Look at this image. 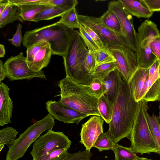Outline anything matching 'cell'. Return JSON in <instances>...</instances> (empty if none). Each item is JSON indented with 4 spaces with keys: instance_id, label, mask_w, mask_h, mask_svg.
Segmentation results:
<instances>
[{
    "instance_id": "obj_1",
    "label": "cell",
    "mask_w": 160,
    "mask_h": 160,
    "mask_svg": "<svg viewBox=\"0 0 160 160\" xmlns=\"http://www.w3.org/2000/svg\"><path fill=\"white\" fill-rule=\"evenodd\" d=\"M139 102L130 95L127 82L123 81L113 104L112 118L109 123V132L114 142L122 139H129Z\"/></svg>"
},
{
    "instance_id": "obj_2",
    "label": "cell",
    "mask_w": 160,
    "mask_h": 160,
    "mask_svg": "<svg viewBox=\"0 0 160 160\" xmlns=\"http://www.w3.org/2000/svg\"><path fill=\"white\" fill-rule=\"evenodd\" d=\"M60 101L64 105L88 116L101 117L98 109V98L89 86L77 83L68 76L59 81Z\"/></svg>"
},
{
    "instance_id": "obj_3",
    "label": "cell",
    "mask_w": 160,
    "mask_h": 160,
    "mask_svg": "<svg viewBox=\"0 0 160 160\" xmlns=\"http://www.w3.org/2000/svg\"><path fill=\"white\" fill-rule=\"evenodd\" d=\"M73 30L58 21L26 31L22 44L27 48L36 43L45 41L50 44L52 55L63 57L67 51Z\"/></svg>"
},
{
    "instance_id": "obj_4",
    "label": "cell",
    "mask_w": 160,
    "mask_h": 160,
    "mask_svg": "<svg viewBox=\"0 0 160 160\" xmlns=\"http://www.w3.org/2000/svg\"><path fill=\"white\" fill-rule=\"evenodd\" d=\"M79 31L74 29L67 51L63 57L66 75L77 83L89 86L93 80L85 68L89 51Z\"/></svg>"
},
{
    "instance_id": "obj_5",
    "label": "cell",
    "mask_w": 160,
    "mask_h": 160,
    "mask_svg": "<svg viewBox=\"0 0 160 160\" xmlns=\"http://www.w3.org/2000/svg\"><path fill=\"white\" fill-rule=\"evenodd\" d=\"M148 102L142 100L138 102L129 139L130 148L136 153L142 155L159 151L149 128L146 116Z\"/></svg>"
},
{
    "instance_id": "obj_6",
    "label": "cell",
    "mask_w": 160,
    "mask_h": 160,
    "mask_svg": "<svg viewBox=\"0 0 160 160\" xmlns=\"http://www.w3.org/2000/svg\"><path fill=\"white\" fill-rule=\"evenodd\" d=\"M55 124L54 118L48 113L44 118L31 125L9 147L6 160H18L21 158L41 134L46 130L52 129Z\"/></svg>"
},
{
    "instance_id": "obj_7",
    "label": "cell",
    "mask_w": 160,
    "mask_h": 160,
    "mask_svg": "<svg viewBox=\"0 0 160 160\" xmlns=\"http://www.w3.org/2000/svg\"><path fill=\"white\" fill-rule=\"evenodd\" d=\"M136 53L138 67L148 68L158 59L152 53L151 43L156 37L160 35L157 25L151 21L143 22L138 29Z\"/></svg>"
},
{
    "instance_id": "obj_8",
    "label": "cell",
    "mask_w": 160,
    "mask_h": 160,
    "mask_svg": "<svg viewBox=\"0 0 160 160\" xmlns=\"http://www.w3.org/2000/svg\"><path fill=\"white\" fill-rule=\"evenodd\" d=\"M72 142L62 132L49 129L41 135L34 142L30 152L32 160H41L49 152L55 150L66 148L69 149Z\"/></svg>"
},
{
    "instance_id": "obj_9",
    "label": "cell",
    "mask_w": 160,
    "mask_h": 160,
    "mask_svg": "<svg viewBox=\"0 0 160 160\" xmlns=\"http://www.w3.org/2000/svg\"><path fill=\"white\" fill-rule=\"evenodd\" d=\"M4 66L7 77L10 81L31 79L34 78L46 79L43 71L34 72L29 68L26 58L22 52L8 58L4 63Z\"/></svg>"
},
{
    "instance_id": "obj_10",
    "label": "cell",
    "mask_w": 160,
    "mask_h": 160,
    "mask_svg": "<svg viewBox=\"0 0 160 160\" xmlns=\"http://www.w3.org/2000/svg\"><path fill=\"white\" fill-rule=\"evenodd\" d=\"M108 9L113 12L119 19L124 46L136 52L138 33L134 28L132 15L125 10L119 0L110 2L108 4Z\"/></svg>"
},
{
    "instance_id": "obj_11",
    "label": "cell",
    "mask_w": 160,
    "mask_h": 160,
    "mask_svg": "<svg viewBox=\"0 0 160 160\" xmlns=\"http://www.w3.org/2000/svg\"><path fill=\"white\" fill-rule=\"evenodd\" d=\"M78 18L80 24L88 27L98 35L105 48L109 50L124 46L120 38L105 26L101 17L78 14Z\"/></svg>"
},
{
    "instance_id": "obj_12",
    "label": "cell",
    "mask_w": 160,
    "mask_h": 160,
    "mask_svg": "<svg viewBox=\"0 0 160 160\" xmlns=\"http://www.w3.org/2000/svg\"><path fill=\"white\" fill-rule=\"evenodd\" d=\"M109 50L115 59L117 69L124 81L128 82L138 68L136 52L124 45Z\"/></svg>"
},
{
    "instance_id": "obj_13",
    "label": "cell",
    "mask_w": 160,
    "mask_h": 160,
    "mask_svg": "<svg viewBox=\"0 0 160 160\" xmlns=\"http://www.w3.org/2000/svg\"><path fill=\"white\" fill-rule=\"evenodd\" d=\"M46 108L48 113L56 119L67 123L78 125L89 116L67 107L59 100H49L46 102Z\"/></svg>"
},
{
    "instance_id": "obj_14",
    "label": "cell",
    "mask_w": 160,
    "mask_h": 160,
    "mask_svg": "<svg viewBox=\"0 0 160 160\" xmlns=\"http://www.w3.org/2000/svg\"><path fill=\"white\" fill-rule=\"evenodd\" d=\"M104 120L100 116L93 115L82 125L80 142L85 147V150L90 151L99 135L103 132Z\"/></svg>"
},
{
    "instance_id": "obj_15",
    "label": "cell",
    "mask_w": 160,
    "mask_h": 160,
    "mask_svg": "<svg viewBox=\"0 0 160 160\" xmlns=\"http://www.w3.org/2000/svg\"><path fill=\"white\" fill-rule=\"evenodd\" d=\"M10 88L3 82L0 83V126L11 122L13 102L9 95Z\"/></svg>"
},
{
    "instance_id": "obj_16",
    "label": "cell",
    "mask_w": 160,
    "mask_h": 160,
    "mask_svg": "<svg viewBox=\"0 0 160 160\" xmlns=\"http://www.w3.org/2000/svg\"><path fill=\"white\" fill-rule=\"evenodd\" d=\"M122 77L121 74L117 69L110 72L101 81L104 88L103 95L113 104L123 81Z\"/></svg>"
},
{
    "instance_id": "obj_17",
    "label": "cell",
    "mask_w": 160,
    "mask_h": 160,
    "mask_svg": "<svg viewBox=\"0 0 160 160\" xmlns=\"http://www.w3.org/2000/svg\"><path fill=\"white\" fill-rule=\"evenodd\" d=\"M149 68L138 67L131 76L128 82L132 97L139 102V96L146 78L148 76Z\"/></svg>"
},
{
    "instance_id": "obj_18",
    "label": "cell",
    "mask_w": 160,
    "mask_h": 160,
    "mask_svg": "<svg viewBox=\"0 0 160 160\" xmlns=\"http://www.w3.org/2000/svg\"><path fill=\"white\" fill-rule=\"evenodd\" d=\"M125 10L131 15L138 18H149L152 15L144 0H118Z\"/></svg>"
},
{
    "instance_id": "obj_19",
    "label": "cell",
    "mask_w": 160,
    "mask_h": 160,
    "mask_svg": "<svg viewBox=\"0 0 160 160\" xmlns=\"http://www.w3.org/2000/svg\"><path fill=\"white\" fill-rule=\"evenodd\" d=\"M52 55L50 44L48 42L47 44L35 55L32 61L28 64L29 68L32 71L38 72L47 67L48 65Z\"/></svg>"
},
{
    "instance_id": "obj_20",
    "label": "cell",
    "mask_w": 160,
    "mask_h": 160,
    "mask_svg": "<svg viewBox=\"0 0 160 160\" xmlns=\"http://www.w3.org/2000/svg\"><path fill=\"white\" fill-rule=\"evenodd\" d=\"M101 17L105 26L120 38L124 46L121 27L115 13L111 10L108 9Z\"/></svg>"
},
{
    "instance_id": "obj_21",
    "label": "cell",
    "mask_w": 160,
    "mask_h": 160,
    "mask_svg": "<svg viewBox=\"0 0 160 160\" xmlns=\"http://www.w3.org/2000/svg\"><path fill=\"white\" fill-rule=\"evenodd\" d=\"M49 5L41 4H30L17 6L20 17L24 22L25 21H33L35 17L47 8Z\"/></svg>"
},
{
    "instance_id": "obj_22",
    "label": "cell",
    "mask_w": 160,
    "mask_h": 160,
    "mask_svg": "<svg viewBox=\"0 0 160 160\" xmlns=\"http://www.w3.org/2000/svg\"><path fill=\"white\" fill-rule=\"evenodd\" d=\"M17 6L9 2L5 10L0 15V28H2L7 24L16 20L23 22L20 17Z\"/></svg>"
},
{
    "instance_id": "obj_23",
    "label": "cell",
    "mask_w": 160,
    "mask_h": 160,
    "mask_svg": "<svg viewBox=\"0 0 160 160\" xmlns=\"http://www.w3.org/2000/svg\"><path fill=\"white\" fill-rule=\"evenodd\" d=\"M113 103L104 95L98 99V109L101 117L107 123L111 121L113 110Z\"/></svg>"
},
{
    "instance_id": "obj_24",
    "label": "cell",
    "mask_w": 160,
    "mask_h": 160,
    "mask_svg": "<svg viewBox=\"0 0 160 160\" xmlns=\"http://www.w3.org/2000/svg\"><path fill=\"white\" fill-rule=\"evenodd\" d=\"M147 122L160 155V123L159 117L146 114Z\"/></svg>"
},
{
    "instance_id": "obj_25",
    "label": "cell",
    "mask_w": 160,
    "mask_h": 160,
    "mask_svg": "<svg viewBox=\"0 0 160 160\" xmlns=\"http://www.w3.org/2000/svg\"><path fill=\"white\" fill-rule=\"evenodd\" d=\"M78 15L75 7L73 8L66 12L58 22L70 29L79 28L80 23Z\"/></svg>"
},
{
    "instance_id": "obj_26",
    "label": "cell",
    "mask_w": 160,
    "mask_h": 160,
    "mask_svg": "<svg viewBox=\"0 0 160 160\" xmlns=\"http://www.w3.org/2000/svg\"><path fill=\"white\" fill-rule=\"evenodd\" d=\"M66 12L57 7L50 6L38 14L33 22L49 20L58 17H62Z\"/></svg>"
},
{
    "instance_id": "obj_27",
    "label": "cell",
    "mask_w": 160,
    "mask_h": 160,
    "mask_svg": "<svg viewBox=\"0 0 160 160\" xmlns=\"http://www.w3.org/2000/svg\"><path fill=\"white\" fill-rule=\"evenodd\" d=\"M115 143L108 131L99 135L93 147L97 148L100 152L109 150H112Z\"/></svg>"
},
{
    "instance_id": "obj_28",
    "label": "cell",
    "mask_w": 160,
    "mask_h": 160,
    "mask_svg": "<svg viewBox=\"0 0 160 160\" xmlns=\"http://www.w3.org/2000/svg\"><path fill=\"white\" fill-rule=\"evenodd\" d=\"M115 156V160H134L138 157L130 147H126L115 143L112 150Z\"/></svg>"
},
{
    "instance_id": "obj_29",
    "label": "cell",
    "mask_w": 160,
    "mask_h": 160,
    "mask_svg": "<svg viewBox=\"0 0 160 160\" xmlns=\"http://www.w3.org/2000/svg\"><path fill=\"white\" fill-rule=\"evenodd\" d=\"M117 69L115 62L103 63L97 66L91 75L93 80L98 79L102 81L110 72Z\"/></svg>"
},
{
    "instance_id": "obj_30",
    "label": "cell",
    "mask_w": 160,
    "mask_h": 160,
    "mask_svg": "<svg viewBox=\"0 0 160 160\" xmlns=\"http://www.w3.org/2000/svg\"><path fill=\"white\" fill-rule=\"evenodd\" d=\"M18 132L14 128L10 127L4 128L0 130V146L5 145L8 148L15 140Z\"/></svg>"
},
{
    "instance_id": "obj_31",
    "label": "cell",
    "mask_w": 160,
    "mask_h": 160,
    "mask_svg": "<svg viewBox=\"0 0 160 160\" xmlns=\"http://www.w3.org/2000/svg\"><path fill=\"white\" fill-rule=\"evenodd\" d=\"M78 3L77 0H42L40 4L55 6L67 12L75 7Z\"/></svg>"
},
{
    "instance_id": "obj_32",
    "label": "cell",
    "mask_w": 160,
    "mask_h": 160,
    "mask_svg": "<svg viewBox=\"0 0 160 160\" xmlns=\"http://www.w3.org/2000/svg\"><path fill=\"white\" fill-rule=\"evenodd\" d=\"M142 100L147 102L160 100V78L151 86Z\"/></svg>"
},
{
    "instance_id": "obj_33",
    "label": "cell",
    "mask_w": 160,
    "mask_h": 160,
    "mask_svg": "<svg viewBox=\"0 0 160 160\" xmlns=\"http://www.w3.org/2000/svg\"><path fill=\"white\" fill-rule=\"evenodd\" d=\"M95 52L97 66L101 64L115 62V59L109 50L104 48Z\"/></svg>"
},
{
    "instance_id": "obj_34",
    "label": "cell",
    "mask_w": 160,
    "mask_h": 160,
    "mask_svg": "<svg viewBox=\"0 0 160 160\" xmlns=\"http://www.w3.org/2000/svg\"><path fill=\"white\" fill-rule=\"evenodd\" d=\"M78 29L80 35L85 42L89 51L95 52L101 49L91 38L83 25L80 23Z\"/></svg>"
},
{
    "instance_id": "obj_35",
    "label": "cell",
    "mask_w": 160,
    "mask_h": 160,
    "mask_svg": "<svg viewBox=\"0 0 160 160\" xmlns=\"http://www.w3.org/2000/svg\"><path fill=\"white\" fill-rule=\"evenodd\" d=\"M48 42L42 41L28 48L26 51L28 64L31 62L37 53Z\"/></svg>"
},
{
    "instance_id": "obj_36",
    "label": "cell",
    "mask_w": 160,
    "mask_h": 160,
    "mask_svg": "<svg viewBox=\"0 0 160 160\" xmlns=\"http://www.w3.org/2000/svg\"><path fill=\"white\" fill-rule=\"evenodd\" d=\"M97 67L96 60L95 52L89 51L86 58L85 68L88 73L91 74Z\"/></svg>"
},
{
    "instance_id": "obj_37",
    "label": "cell",
    "mask_w": 160,
    "mask_h": 160,
    "mask_svg": "<svg viewBox=\"0 0 160 160\" xmlns=\"http://www.w3.org/2000/svg\"><path fill=\"white\" fill-rule=\"evenodd\" d=\"M68 150L66 148L55 150L44 157L41 160H62L66 156Z\"/></svg>"
},
{
    "instance_id": "obj_38",
    "label": "cell",
    "mask_w": 160,
    "mask_h": 160,
    "mask_svg": "<svg viewBox=\"0 0 160 160\" xmlns=\"http://www.w3.org/2000/svg\"><path fill=\"white\" fill-rule=\"evenodd\" d=\"M89 86L92 92L98 98L103 95V86L101 81L95 79Z\"/></svg>"
},
{
    "instance_id": "obj_39",
    "label": "cell",
    "mask_w": 160,
    "mask_h": 160,
    "mask_svg": "<svg viewBox=\"0 0 160 160\" xmlns=\"http://www.w3.org/2000/svg\"><path fill=\"white\" fill-rule=\"evenodd\" d=\"M22 26L21 23L17 25L16 31L12 38H9L8 40L16 47H20L22 42L23 37L22 34Z\"/></svg>"
},
{
    "instance_id": "obj_40",
    "label": "cell",
    "mask_w": 160,
    "mask_h": 160,
    "mask_svg": "<svg viewBox=\"0 0 160 160\" xmlns=\"http://www.w3.org/2000/svg\"><path fill=\"white\" fill-rule=\"evenodd\" d=\"M150 48L152 53L160 61V35L155 38L151 43Z\"/></svg>"
},
{
    "instance_id": "obj_41",
    "label": "cell",
    "mask_w": 160,
    "mask_h": 160,
    "mask_svg": "<svg viewBox=\"0 0 160 160\" xmlns=\"http://www.w3.org/2000/svg\"><path fill=\"white\" fill-rule=\"evenodd\" d=\"M91 38L101 49L105 48L104 44L98 35L88 27L82 25Z\"/></svg>"
},
{
    "instance_id": "obj_42",
    "label": "cell",
    "mask_w": 160,
    "mask_h": 160,
    "mask_svg": "<svg viewBox=\"0 0 160 160\" xmlns=\"http://www.w3.org/2000/svg\"><path fill=\"white\" fill-rule=\"evenodd\" d=\"M8 2L17 6L30 4H40L42 0H8Z\"/></svg>"
},
{
    "instance_id": "obj_43",
    "label": "cell",
    "mask_w": 160,
    "mask_h": 160,
    "mask_svg": "<svg viewBox=\"0 0 160 160\" xmlns=\"http://www.w3.org/2000/svg\"><path fill=\"white\" fill-rule=\"evenodd\" d=\"M147 6L152 12L160 11V0H144Z\"/></svg>"
},
{
    "instance_id": "obj_44",
    "label": "cell",
    "mask_w": 160,
    "mask_h": 160,
    "mask_svg": "<svg viewBox=\"0 0 160 160\" xmlns=\"http://www.w3.org/2000/svg\"><path fill=\"white\" fill-rule=\"evenodd\" d=\"M149 80V77L148 76L146 78L144 86L140 93L139 102L142 100V99L145 96L148 89Z\"/></svg>"
},
{
    "instance_id": "obj_45",
    "label": "cell",
    "mask_w": 160,
    "mask_h": 160,
    "mask_svg": "<svg viewBox=\"0 0 160 160\" xmlns=\"http://www.w3.org/2000/svg\"><path fill=\"white\" fill-rule=\"evenodd\" d=\"M7 77V74L2 60H0V83Z\"/></svg>"
},
{
    "instance_id": "obj_46",
    "label": "cell",
    "mask_w": 160,
    "mask_h": 160,
    "mask_svg": "<svg viewBox=\"0 0 160 160\" xmlns=\"http://www.w3.org/2000/svg\"><path fill=\"white\" fill-rule=\"evenodd\" d=\"M158 62L157 59L149 68V78L152 77L153 75L157 69V68L158 66Z\"/></svg>"
},
{
    "instance_id": "obj_47",
    "label": "cell",
    "mask_w": 160,
    "mask_h": 160,
    "mask_svg": "<svg viewBox=\"0 0 160 160\" xmlns=\"http://www.w3.org/2000/svg\"><path fill=\"white\" fill-rule=\"evenodd\" d=\"M8 0H0V15L8 4Z\"/></svg>"
},
{
    "instance_id": "obj_48",
    "label": "cell",
    "mask_w": 160,
    "mask_h": 160,
    "mask_svg": "<svg viewBox=\"0 0 160 160\" xmlns=\"http://www.w3.org/2000/svg\"><path fill=\"white\" fill-rule=\"evenodd\" d=\"M5 54V50L4 46L1 44H0V57L3 58Z\"/></svg>"
},
{
    "instance_id": "obj_49",
    "label": "cell",
    "mask_w": 160,
    "mask_h": 160,
    "mask_svg": "<svg viewBox=\"0 0 160 160\" xmlns=\"http://www.w3.org/2000/svg\"><path fill=\"white\" fill-rule=\"evenodd\" d=\"M134 160H152L151 159L146 158L139 157Z\"/></svg>"
},
{
    "instance_id": "obj_50",
    "label": "cell",
    "mask_w": 160,
    "mask_h": 160,
    "mask_svg": "<svg viewBox=\"0 0 160 160\" xmlns=\"http://www.w3.org/2000/svg\"><path fill=\"white\" fill-rule=\"evenodd\" d=\"M158 68H159V75H160V61H158Z\"/></svg>"
},
{
    "instance_id": "obj_51",
    "label": "cell",
    "mask_w": 160,
    "mask_h": 160,
    "mask_svg": "<svg viewBox=\"0 0 160 160\" xmlns=\"http://www.w3.org/2000/svg\"><path fill=\"white\" fill-rule=\"evenodd\" d=\"M159 119H160V100L159 101Z\"/></svg>"
}]
</instances>
